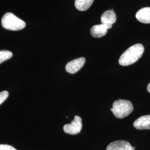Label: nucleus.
I'll use <instances>...</instances> for the list:
<instances>
[{
  "label": "nucleus",
  "instance_id": "nucleus-1",
  "mask_svg": "<svg viewBox=\"0 0 150 150\" xmlns=\"http://www.w3.org/2000/svg\"><path fill=\"white\" fill-rule=\"evenodd\" d=\"M144 52V47L142 44H135L122 54L118 61L119 64L123 66L133 64L141 58Z\"/></svg>",
  "mask_w": 150,
  "mask_h": 150
},
{
  "label": "nucleus",
  "instance_id": "nucleus-2",
  "mask_svg": "<svg viewBox=\"0 0 150 150\" xmlns=\"http://www.w3.org/2000/svg\"><path fill=\"white\" fill-rule=\"evenodd\" d=\"M134 110V107L131 101L126 100L120 99L113 103L111 111L116 117L123 118L128 116Z\"/></svg>",
  "mask_w": 150,
  "mask_h": 150
},
{
  "label": "nucleus",
  "instance_id": "nucleus-3",
  "mask_svg": "<svg viewBox=\"0 0 150 150\" xmlns=\"http://www.w3.org/2000/svg\"><path fill=\"white\" fill-rule=\"evenodd\" d=\"M1 24L4 28L11 31H19L26 27L25 22L11 12H7L2 18Z\"/></svg>",
  "mask_w": 150,
  "mask_h": 150
},
{
  "label": "nucleus",
  "instance_id": "nucleus-4",
  "mask_svg": "<svg viewBox=\"0 0 150 150\" xmlns=\"http://www.w3.org/2000/svg\"><path fill=\"white\" fill-rule=\"evenodd\" d=\"M82 126V119L79 116H75L71 123L64 125V130L65 133L68 134H78L81 131Z\"/></svg>",
  "mask_w": 150,
  "mask_h": 150
},
{
  "label": "nucleus",
  "instance_id": "nucleus-5",
  "mask_svg": "<svg viewBox=\"0 0 150 150\" xmlns=\"http://www.w3.org/2000/svg\"><path fill=\"white\" fill-rule=\"evenodd\" d=\"M85 62L86 59L85 57H80L68 62L66 65L65 69L67 72L74 74L81 70L85 64Z\"/></svg>",
  "mask_w": 150,
  "mask_h": 150
},
{
  "label": "nucleus",
  "instance_id": "nucleus-6",
  "mask_svg": "<svg viewBox=\"0 0 150 150\" xmlns=\"http://www.w3.org/2000/svg\"><path fill=\"white\" fill-rule=\"evenodd\" d=\"M112 26V25L100 24L92 26L91 28V35L95 38H102L107 33V30Z\"/></svg>",
  "mask_w": 150,
  "mask_h": 150
},
{
  "label": "nucleus",
  "instance_id": "nucleus-7",
  "mask_svg": "<svg viewBox=\"0 0 150 150\" xmlns=\"http://www.w3.org/2000/svg\"><path fill=\"white\" fill-rule=\"evenodd\" d=\"M106 150H135V148L126 141L118 140L110 143Z\"/></svg>",
  "mask_w": 150,
  "mask_h": 150
},
{
  "label": "nucleus",
  "instance_id": "nucleus-8",
  "mask_svg": "<svg viewBox=\"0 0 150 150\" xmlns=\"http://www.w3.org/2000/svg\"><path fill=\"white\" fill-rule=\"evenodd\" d=\"M134 126L137 129H150V115L142 116L137 118L134 122Z\"/></svg>",
  "mask_w": 150,
  "mask_h": 150
},
{
  "label": "nucleus",
  "instance_id": "nucleus-9",
  "mask_svg": "<svg viewBox=\"0 0 150 150\" xmlns=\"http://www.w3.org/2000/svg\"><path fill=\"white\" fill-rule=\"evenodd\" d=\"M136 18L139 21L144 23H150V7H144L137 12Z\"/></svg>",
  "mask_w": 150,
  "mask_h": 150
},
{
  "label": "nucleus",
  "instance_id": "nucleus-10",
  "mask_svg": "<svg viewBox=\"0 0 150 150\" xmlns=\"http://www.w3.org/2000/svg\"><path fill=\"white\" fill-rule=\"evenodd\" d=\"M116 21V15L113 10L105 11L101 17V21L103 24L112 25Z\"/></svg>",
  "mask_w": 150,
  "mask_h": 150
},
{
  "label": "nucleus",
  "instance_id": "nucleus-11",
  "mask_svg": "<svg viewBox=\"0 0 150 150\" xmlns=\"http://www.w3.org/2000/svg\"><path fill=\"white\" fill-rule=\"evenodd\" d=\"M93 1L94 0H75V7L79 11H86L91 7Z\"/></svg>",
  "mask_w": 150,
  "mask_h": 150
},
{
  "label": "nucleus",
  "instance_id": "nucleus-12",
  "mask_svg": "<svg viewBox=\"0 0 150 150\" xmlns=\"http://www.w3.org/2000/svg\"><path fill=\"white\" fill-rule=\"evenodd\" d=\"M13 54L11 51L7 50L0 51V64L12 57Z\"/></svg>",
  "mask_w": 150,
  "mask_h": 150
},
{
  "label": "nucleus",
  "instance_id": "nucleus-13",
  "mask_svg": "<svg viewBox=\"0 0 150 150\" xmlns=\"http://www.w3.org/2000/svg\"><path fill=\"white\" fill-rule=\"evenodd\" d=\"M9 95L8 92L7 91H2L0 92V105L5 101Z\"/></svg>",
  "mask_w": 150,
  "mask_h": 150
},
{
  "label": "nucleus",
  "instance_id": "nucleus-14",
  "mask_svg": "<svg viewBox=\"0 0 150 150\" xmlns=\"http://www.w3.org/2000/svg\"><path fill=\"white\" fill-rule=\"evenodd\" d=\"M0 150H17L15 148L8 145H0Z\"/></svg>",
  "mask_w": 150,
  "mask_h": 150
},
{
  "label": "nucleus",
  "instance_id": "nucleus-15",
  "mask_svg": "<svg viewBox=\"0 0 150 150\" xmlns=\"http://www.w3.org/2000/svg\"><path fill=\"white\" fill-rule=\"evenodd\" d=\"M147 91L148 92L150 93V83L147 85Z\"/></svg>",
  "mask_w": 150,
  "mask_h": 150
}]
</instances>
